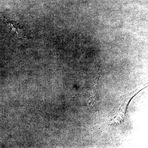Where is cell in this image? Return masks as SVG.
I'll return each instance as SVG.
<instances>
[{
    "label": "cell",
    "instance_id": "1",
    "mask_svg": "<svg viewBox=\"0 0 148 148\" xmlns=\"http://www.w3.org/2000/svg\"><path fill=\"white\" fill-rule=\"evenodd\" d=\"M5 21L11 29L12 30L18 37L23 39L30 38L29 33L26 27L13 20L5 18Z\"/></svg>",
    "mask_w": 148,
    "mask_h": 148
}]
</instances>
